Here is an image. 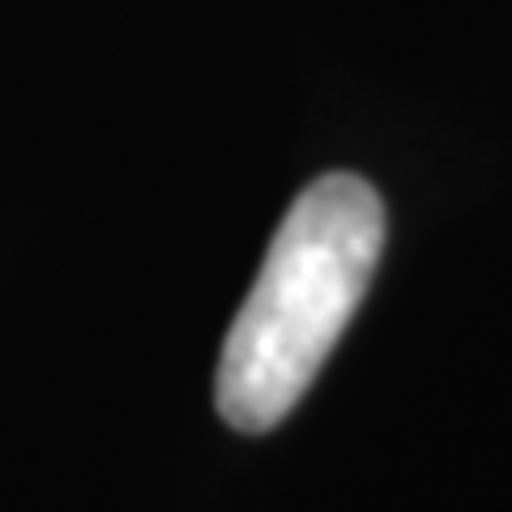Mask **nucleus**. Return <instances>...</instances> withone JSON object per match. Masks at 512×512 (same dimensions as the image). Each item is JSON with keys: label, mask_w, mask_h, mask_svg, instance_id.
<instances>
[{"label": "nucleus", "mask_w": 512, "mask_h": 512, "mask_svg": "<svg viewBox=\"0 0 512 512\" xmlns=\"http://www.w3.org/2000/svg\"><path fill=\"white\" fill-rule=\"evenodd\" d=\"M380 252L384 205L367 180L329 171L299 192L222 342L214 402L235 431L261 436L303 402L355 320Z\"/></svg>", "instance_id": "1"}]
</instances>
